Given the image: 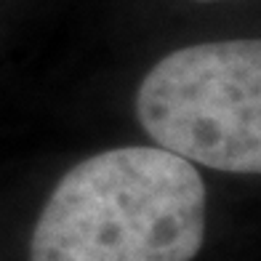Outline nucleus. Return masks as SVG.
<instances>
[{
  "label": "nucleus",
  "mask_w": 261,
  "mask_h": 261,
  "mask_svg": "<svg viewBox=\"0 0 261 261\" xmlns=\"http://www.w3.org/2000/svg\"><path fill=\"white\" fill-rule=\"evenodd\" d=\"M205 184L160 147H117L77 163L32 232V261H192L205 240Z\"/></svg>",
  "instance_id": "obj_1"
},
{
  "label": "nucleus",
  "mask_w": 261,
  "mask_h": 261,
  "mask_svg": "<svg viewBox=\"0 0 261 261\" xmlns=\"http://www.w3.org/2000/svg\"><path fill=\"white\" fill-rule=\"evenodd\" d=\"M200 3H213V0H200Z\"/></svg>",
  "instance_id": "obj_3"
},
{
  "label": "nucleus",
  "mask_w": 261,
  "mask_h": 261,
  "mask_svg": "<svg viewBox=\"0 0 261 261\" xmlns=\"http://www.w3.org/2000/svg\"><path fill=\"white\" fill-rule=\"evenodd\" d=\"M136 115L160 149L227 173L261 171V43L168 54L141 80Z\"/></svg>",
  "instance_id": "obj_2"
}]
</instances>
